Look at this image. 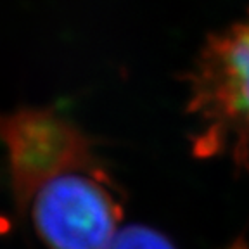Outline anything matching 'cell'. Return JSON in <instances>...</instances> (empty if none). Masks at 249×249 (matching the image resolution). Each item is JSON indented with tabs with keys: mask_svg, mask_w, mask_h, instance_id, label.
<instances>
[{
	"mask_svg": "<svg viewBox=\"0 0 249 249\" xmlns=\"http://www.w3.org/2000/svg\"><path fill=\"white\" fill-rule=\"evenodd\" d=\"M183 82L191 152L249 171V12L206 36Z\"/></svg>",
	"mask_w": 249,
	"mask_h": 249,
	"instance_id": "6da1fadb",
	"label": "cell"
},
{
	"mask_svg": "<svg viewBox=\"0 0 249 249\" xmlns=\"http://www.w3.org/2000/svg\"><path fill=\"white\" fill-rule=\"evenodd\" d=\"M26 208L49 249H106L121 229V204L107 170L52 177L21 211Z\"/></svg>",
	"mask_w": 249,
	"mask_h": 249,
	"instance_id": "7a4b0ae2",
	"label": "cell"
},
{
	"mask_svg": "<svg viewBox=\"0 0 249 249\" xmlns=\"http://www.w3.org/2000/svg\"><path fill=\"white\" fill-rule=\"evenodd\" d=\"M0 144L7 154L19 210L52 177L73 170H107L95 140L54 109H21L0 116Z\"/></svg>",
	"mask_w": 249,
	"mask_h": 249,
	"instance_id": "3957f363",
	"label": "cell"
},
{
	"mask_svg": "<svg viewBox=\"0 0 249 249\" xmlns=\"http://www.w3.org/2000/svg\"><path fill=\"white\" fill-rule=\"evenodd\" d=\"M106 249H175V246L154 229L128 225L118 230Z\"/></svg>",
	"mask_w": 249,
	"mask_h": 249,
	"instance_id": "277c9868",
	"label": "cell"
}]
</instances>
